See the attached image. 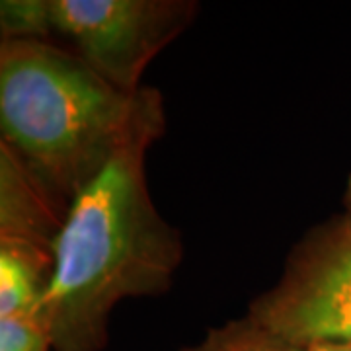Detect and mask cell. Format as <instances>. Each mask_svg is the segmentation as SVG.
Here are the masks:
<instances>
[{
	"instance_id": "obj_4",
	"label": "cell",
	"mask_w": 351,
	"mask_h": 351,
	"mask_svg": "<svg viewBox=\"0 0 351 351\" xmlns=\"http://www.w3.org/2000/svg\"><path fill=\"white\" fill-rule=\"evenodd\" d=\"M248 316L302 350L351 346L350 215L311 230L279 283L254 301Z\"/></svg>"
},
{
	"instance_id": "obj_1",
	"label": "cell",
	"mask_w": 351,
	"mask_h": 351,
	"mask_svg": "<svg viewBox=\"0 0 351 351\" xmlns=\"http://www.w3.org/2000/svg\"><path fill=\"white\" fill-rule=\"evenodd\" d=\"M164 125L162 96L145 88L131 131L69 207L41 301L53 351H101L117 302L170 287L182 239L154 207L145 176L147 152Z\"/></svg>"
},
{
	"instance_id": "obj_6",
	"label": "cell",
	"mask_w": 351,
	"mask_h": 351,
	"mask_svg": "<svg viewBox=\"0 0 351 351\" xmlns=\"http://www.w3.org/2000/svg\"><path fill=\"white\" fill-rule=\"evenodd\" d=\"M51 328L43 308L0 318V351H49Z\"/></svg>"
},
{
	"instance_id": "obj_7",
	"label": "cell",
	"mask_w": 351,
	"mask_h": 351,
	"mask_svg": "<svg viewBox=\"0 0 351 351\" xmlns=\"http://www.w3.org/2000/svg\"><path fill=\"white\" fill-rule=\"evenodd\" d=\"M311 351H351V346H316Z\"/></svg>"
},
{
	"instance_id": "obj_5",
	"label": "cell",
	"mask_w": 351,
	"mask_h": 351,
	"mask_svg": "<svg viewBox=\"0 0 351 351\" xmlns=\"http://www.w3.org/2000/svg\"><path fill=\"white\" fill-rule=\"evenodd\" d=\"M184 351H311L297 348L281 339L250 316L230 320L223 326L213 328L199 343Z\"/></svg>"
},
{
	"instance_id": "obj_2",
	"label": "cell",
	"mask_w": 351,
	"mask_h": 351,
	"mask_svg": "<svg viewBox=\"0 0 351 351\" xmlns=\"http://www.w3.org/2000/svg\"><path fill=\"white\" fill-rule=\"evenodd\" d=\"M143 98L145 88L127 94L39 38L2 39V143L69 207L123 143Z\"/></svg>"
},
{
	"instance_id": "obj_8",
	"label": "cell",
	"mask_w": 351,
	"mask_h": 351,
	"mask_svg": "<svg viewBox=\"0 0 351 351\" xmlns=\"http://www.w3.org/2000/svg\"><path fill=\"white\" fill-rule=\"evenodd\" d=\"M346 209H348V215L351 217V176L350 182H348V189H346Z\"/></svg>"
},
{
	"instance_id": "obj_3",
	"label": "cell",
	"mask_w": 351,
	"mask_h": 351,
	"mask_svg": "<svg viewBox=\"0 0 351 351\" xmlns=\"http://www.w3.org/2000/svg\"><path fill=\"white\" fill-rule=\"evenodd\" d=\"M184 0H8L2 2L4 38L59 32L78 57L110 84L137 94L152 59L193 20Z\"/></svg>"
}]
</instances>
